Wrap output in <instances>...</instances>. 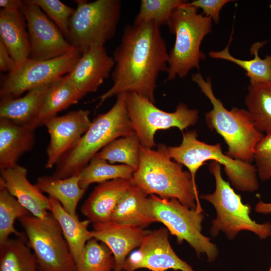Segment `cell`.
<instances>
[{"label": "cell", "instance_id": "6da1fadb", "mask_svg": "<svg viewBox=\"0 0 271 271\" xmlns=\"http://www.w3.org/2000/svg\"><path fill=\"white\" fill-rule=\"evenodd\" d=\"M160 26L156 22L126 25L113 53L112 86L99 97L98 106L114 96L135 93L155 102L161 72H167L169 53Z\"/></svg>", "mask_w": 271, "mask_h": 271}, {"label": "cell", "instance_id": "7a4b0ae2", "mask_svg": "<svg viewBox=\"0 0 271 271\" xmlns=\"http://www.w3.org/2000/svg\"><path fill=\"white\" fill-rule=\"evenodd\" d=\"M131 181L147 195L176 199L185 206L203 212L190 173L172 161L164 144L159 145L156 150L141 146L139 166Z\"/></svg>", "mask_w": 271, "mask_h": 271}, {"label": "cell", "instance_id": "3957f363", "mask_svg": "<svg viewBox=\"0 0 271 271\" xmlns=\"http://www.w3.org/2000/svg\"><path fill=\"white\" fill-rule=\"evenodd\" d=\"M126 93L116 96L106 112L98 114L79 142L56 165L52 176L64 179L78 175L102 148L112 141L135 133L126 105Z\"/></svg>", "mask_w": 271, "mask_h": 271}, {"label": "cell", "instance_id": "277c9868", "mask_svg": "<svg viewBox=\"0 0 271 271\" xmlns=\"http://www.w3.org/2000/svg\"><path fill=\"white\" fill-rule=\"evenodd\" d=\"M191 79L212 104V109L205 114L206 122L227 144L225 154L233 159L251 163L255 147L264 134L256 128L248 111L235 107L227 109L215 96L210 78L205 79L200 73H196Z\"/></svg>", "mask_w": 271, "mask_h": 271}, {"label": "cell", "instance_id": "5b68a950", "mask_svg": "<svg viewBox=\"0 0 271 271\" xmlns=\"http://www.w3.org/2000/svg\"><path fill=\"white\" fill-rule=\"evenodd\" d=\"M175 36L173 47L169 53L167 77L171 81L185 77L194 68L199 69L201 60L205 59L200 46L204 37L211 32L212 20L188 2L172 13L167 25Z\"/></svg>", "mask_w": 271, "mask_h": 271}, {"label": "cell", "instance_id": "8992f818", "mask_svg": "<svg viewBox=\"0 0 271 271\" xmlns=\"http://www.w3.org/2000/svg\"><path fill=\"white\" fill-rule=\"evenodd\" d=\"M197 137L196 130L188 131L183 133L179 146L167 147L171 158L188 169L196 187L197 171L207 161L212 160L224 166L229 180L237 189L249 192L258 189L257 171L254 165L227 156L223 152L220 143L208 144L199 141Z\"/></svg>", "mask_w": 271, "mask_h": 271}, {"label": "cell", "instance_id": "52a82bcc", "mask_svg": "<svg viewBox=\"0 0 271 271\" xmlns=\"http://www.w3.org/2000/svg\"><path fill=\"white\" fill-rule=\"evenodd\" d=\"M209 170L214 177L215 189L213 193L202 195L201 198L210 203L216 210L210 234L215 237L221 231L232 239L240 231L246 230L253 232L260 239L270 236L271 223L259 224L251 219V206L243 203L241 196L223 179L220 164L212 161Z\"/></svg>", "mask_w": 271, "mask_h": 271}, {"label": "cell", "instance_id": "ba28073f", "mask_svg": "<svg viewBox=\"0 0 271 271\" xmlns=\"http://www.w3.org/2000/svg\"><path fill=\"white\" fill-rule=\"evenodd\" d=\"M70 18L68 42L81 54L92 46H104L114 36L121 9L120 0H76Z\"/></svg>", "mask_w": 271, "mask_h": 271}, {"label": "cell", "instance_id": "9c48e42d", "mask_svg": "<svg viewBox=\"0 0 271 271\" xmlns=\"http://www.w3.org/2000/svg\"><path fill=\"white\" fill-rule=\"evenodd\" d=\"M18 220L41 271H76L68 243L51 213L44 218L28 215Z\"/></svg>", "mask_w": 271, "mask_h": 271}, {"label": "cell", "instance_id": "30bf717a", "mask_svg": "<svg viewBox=\"0 0 271 271\" xmlns=\"http://www.w3.org/2000/svg\"><path fill=\"white\" fill-rule=\"evenodd\" d=\"M126 105L141 146L147 148L153 149L156 146L155 135L157 131L177 127L183 132L188 127L196 124L199 119V110L190 109L184 103H180L175 111L169 112L135 93H126Z\"/></svg>", "mask_w": 271, "mask_h": 271}, {"label": "cell", "instance_id": "8fae6325", "mask_svg": "<svg viewBox=\"0 0 271 271\" xmlns=\"http://www.w3.org/2000/svg\"><path fill=\"white\" fill-rule=\"evenodd\" d=\"M152 212L157 222L162 223L179 243L186 241L198 255L206 254L208 261H214L218 251L215 244L202 234L204 216L176 199H165L155 195L149 197Z\"/></svg>", "mask_w": 271, "mask_h": 271}, {"label": "cell", "instance_id": "7c38bea8", "mask_svg": "<svg viewBox=\"0 0 271 271\" xmlns=\"http://www.w3.org/2000/svg\"><path fill=\"white\" fill-rule=\"evenodd\" d=\"M82 54L77 49L48 60L29 58L3 79L1 85V99L18 98L25 92L49 84L70 73Z\"/></svg>", "mask_w": 271, "mask_h": 271}, {"label": "cell", "instance_id": "4fadbf2b", "mask_svg": "<svg viewBox=\"0 0 271 271\" xmlns=\"http://www.w3.org/2000/svg\"><path fill=\"white\" fill-rule=\"evenodd\" d=\"M21 11L26 21L30 45V58L53 59L76 49L40 8L31 0L23 1Z\"/></svg>", "mask_w": 271, "mask_h": 271}, {"label": "cell", "instance_id": "5bb4252c", "mask_svg": "<svg viewBox=\"0 0 271 271\" xmlns=\"http://www.w3.org/2000/svg\"><path fill=\"white\" fill-rule=\"evenodd\" d=\"M169 236V231L167 228L150 231L138 249L127 257L123 270L134 271L146 268L151 271L169 269L195 271L175 252L170 244Z\"/></svg>", "mask_w": 271, "mask_h": 271}, {"label": "cell", "instance_id": "9a60e30c", "mask_svg": "<svg viewBox=\"0 0 271 271\" xmlns=\"http://www.w3.org/2000/svg\"><path fill=\"white\" fill-rule=\"evenodd\" d=\"M88 110H73L53 117L44 122L50 136L46 149V169L52 168L79 142L92 121Z\"/></svg>", "mask_w": 271, "mask_h": 271}, {"label": "cell", "instance_id": "2e32d148", "mask_svg": "<svg viewBox=\"0 0 271 271\" xmlns=\"http://www.w3.org/2000/svg\"><path fill=\"white\" fill-rule=\"evenodd\" d=\"M150 230L119 224L111 220L93 224V238L105 244L114 260L113 271H122L128 254L139 247Z\"/></svg>", "mask_w": 271, "mask_h": 271}, {"label": "cell", "instance_id": "e0dca14e", "mask_svg": "<svg viewBox=\"0 0 271 271\" xmlns=\"http://www.w3.org/2000/svg\"><path fill=\"white\" fill-rule=\"evenodd\" d=\"M114 66L104 46H91L83 53L73 70L71 79L83 96L97 90L108 78Z\"/></svg>", "mask_w": 271, "mask_h": 271}, {"label": "cell", "instance_id": "ac0fdd59", "mask_svg": "<svg viewBox=\"0 0 271 271\" xmlns=\"http://www.w3.org/2000/svg\"><path fill=\"white\" fill-rule=\"evenodd\" d=\"M0 171V187L5 188L32 215L44 218L49 215L48 197L29 181L25 167L17 165Z\"/></svg>", "mask_w": 271, "mask_h": 271}, {"label": "cell", "instance_id": "d6986e66", "mask_svg": "<svg viewBox=\"0 0 271 271\" xmlns=\"http://www.w3.org/2000/svg\"><path fill=\"white\" fill-rule=\"evenodd\" d=\"M132 185L131 179H116L99 183L81 207V212L93 223L110 220L118 203Z\"/></svg>", "mask_w": 271, "mask_h": 271}, {"label": "cell", "instance_id": "ffe728a7", "mask_svg": "<svg viewBox=\"0 0 271 271\" xmlns=\"http://www.w3.org/2000/svg\"><path fill=\"white\" fill-rule=\"evenodd\" d=\"M35 130L29 126L0 118V170L18 165L21 156L33 148Z\"/></svg>", "mask_w": 271, "mask_h": 271}, {"label": "cell", "instance_id": "44dd1931", "mask_svg": "<svg viewBox=\"0 0 271 271\" xmlns=\"http://www.w3.org/2000/svg\"><path fill=\"white\" fill-rule=\"evenodd\" d=\"M69 73L52 82L44 94L37 116L30 127L36 129L58 113L78 103L83 97Z\"/></svg>", "mask_w": 271, "mask_h": 271}, {"label": "cell", "instance_id": "7402d4cb", "mask_svg": "<svg viewBox=\"0 0 271 271\" xmlns=\"http://www.w3.org/2000/svg\"><path fill=\"white\" fill-rule=\"evenodd\" d=\"M25 17L21 11H0V40L17 65L30 58V45Z\"/></svg>", "mask_w": 271, "mask_h": 271}, {"label": "cell", "instance_id": "603a6c76", "mask_svg": "<svg viewBox=\"0 0 271 271\" xmlns=\"http://www.w3.org/2000/svg\"><path fill=\"white\" fill-rule=\"evenodd\" d=\"M110 220L143 228L157 222L152 212L148 195L133 185L118 203Z\"/></svg>", "mask_w": 271, "mask_h": 271}, {"label": "cell", "instance_id": "cb8c5ba5", "mask_svg": "<svg viewBox=\"0 0 271 271\" xmlns=\"http://www.w3.org/2000/svg\"><path fill=\"white\" fill-rule=\"evenodd\" d=\"M49 212L58 221L75 263L78 261L87 242L93 238L88 230L90 221L81 220L67 212L55 198L49 196Z\"/></svg>", "mask_w": 271, "mask_h": 271}, {"label": "cell", "instance_id": "d4e9b609", "mask_svg": "<svg viewBox=\"0 0 271 271\" xmlns=\"http://www.w3.org/2000/svg\"><path fill=\"white\" fill-rule=\"evenodd\" d=\"M50 83L31 89L21 97L1 99L0 118L30 127L37 116Z\"/></svg>", "mask_w": 271, "mask_h": 271}, {"label": "cell", "instance_id": "484cf974", "mask_svg": "<svg viewBox=\"0 0 271 271\" xmlns=\"http://www.w3.org/2000/svg\"><path fill=\"white\" fill-rule=\"evenodd\" d=\"M35 185L43 193L57 200L67 212L77 215V205L86 190L79 185V174L64 179L42 176L38 178Z\"/></svg>", "mask_w": 271, "mask_h": 271}, {"label": "cell", "instance_id": "4316f807", "mask_svg": "<svg viewBox=\"0 0 271 271\" xmlns=\"http://www.w3.org/2000/svg\"><path fill=\"white\" fill-rule=\"evenodd\" d=\"M232 40V35L228 45L220 51H211L209 56L214 59H222L231 62L246 72V75L249 79L250 84H255L271 81V55H267L262 59L258 56V50L266 42H257L250 47L251 54L254 58L250 60H242L235 58L229 53V47Z\"/></svg>", "mask_w": 271, "mask_h": 271}, {"label": "cell", "instance_id": "83f0119b", "mask_svg": "<svg viewBox=\"0 0 271 271\" xmlns=\"http://www.w3.org/2000/svg\"><path fill=\"white\" fill-rule=\"evenodd\" d=\"M25 236L23 234L0 243V271H37L36 257Z\"/></svg>", "mask_w": 271, "mask_h": 271}, {"label": "cell", "instance_id": "f1b7e54d", "mask_svg": "<svg viewBox=\"0 0 271 271\" xmlns=\"http://www.w3.org/2000/svg\"><path fill=\"white\" fill-rule=\"evenodd\" d=\"M245 104L256 128L263 134L271 132V81L249 84Z\"/></svg>", "mask_w": 271, "mask_h": 271}, {"label": "cell", "instance_id": "f546056e", "mask_svg": "<svg viewBox=\"0 0 271 271\" xmlns=\"http://www.w3.org/2000/svg\"><path fill=\"white\" fill-rule=\"evenodd\" d=\"M135 171L129 166L111 164L94 157L79 174V185L87 190L90 185L94 183L99 184L116 179L130 180Z\"/></svg>", "mask_w": 271, "mask_h": 271}, {"label": "cell", "instance_id": "4dcf8cb0", "mask_svg": "<svg viewBox=\"0 0 271 271\" xmlns=\"http://www.w3.org/2000/svg\"><path fill=\"white\" fill-rule=\"evenodd\" d=\"M141 146L138 137L134 133L112 141L94 157L111 164L119 163L126 165L136 170L139 163Z\"/></svg>", "mask_w": 271, "mask_h": 271}, {"label": "cell", "instance_id": "1f68e13d", "mask_svg": "<svg viewBox=\"0 0 271 271\" xmlns=\"http://www.w3.org/2000/svg\"><path fill=\"white\" fill-rule=\"evenodd\" d=\"M76 271H113L115 260L110 249L94 238L85 244Z\"/></svg>", "mask_w": 271, "mask_h": 271}, {"label": "cell", "instance_id": "d6a6232c", "mask_svg": "<svg viewBox=\"0 0 271 271\" xmlns=\"http://www.w3.org/2000/svg\"><path fill=\"white\" fill-rule=\"evenodd\" d=\"M29 212L17 199L4 187H0V243L9 238L11 234L22 236L15 226V220L26 215Z\"/></svg>", "mask_w": 271, "mask_h": 271}, {"label": "cell", "instance_id": "836d02e7", "mask_svg": "<svg viewBox=\"0 0 271 271\" xmlns=\"http://www.w3.org/2000/svg\"><path fill=\"white\" fill-rule=\"evenodd\" d=\"M187 2L184 0H142L133 23L154 22L160 27L167 26L173 11Z\"/></svg>", "mask_w": 271, "mask_h": 271}, {"label": "cell", "instance_id": "e575fe53", "mask_svg": "<svg viewBox=\"0 0 271 271\" xmlns=\"http://www.w3.org/2000/svg\"><path fill=\"white\" fill-rule=\"evenodd\" d=\"M55 23L64 37L67 38L71 17L75 9L59 0H31Z\"/></svg>", "mask_w": 271, "mask_h": 271}, {"label": "cell", "instance_id": "d590c367", "mask_svg": "<svg viewBox=\"0 0 271 271\" xmlns=\"http://www.w3.org/2000/svg\"><path fill=\"white\" fill-rule=\"evenodd\" d=\"M253 161L260 179H271V132L265 134L255 147Z\"/></svg>", "mask_w": 271, "mask_h": 271}, {"label": "cell", "instance_id": "8d00e7d4", "mask_svg": "<svg viewBox=\"0 0 271 271\" xmlns=\"http://www.w3.org/2000/svg\"><path fill=\"white\" fill-rule=\"evenodd\" d=\"M231 0H194L189 4L196 8L202 10L203 14L210 18L217 24L220 20L219 14L222 8Z\"/></svg>", "mask_w": 271, "mask_h": 271}, {"label": "cell", "instance_id": "74e56055", "mask_svg": "<svg viewBox=\"0 0 271 271\" xmlns=\"http://www.w3.org/2000/svg\"><path fill=\"white\" fill-rule=\"evenodd\" d=\"M17 64L10 54L7 47L0 40V70L11 73L17 67Z\"/></svg>", "mask_w": 271, "mask_h": 271}, {"label": "cell", "instance_id": "f35d334b", "mask_svg": "<svg viewBox=\"0 0 271 271\" xmlns=\"http://www.w3.org/2000/svg\"><path fill=\"white\" fill-rule=\"evenodd\" d=\"M22 5L23 1L21 0H0V7L7 11L21 10Z\"/></svg>", "mask_w": 271, "mask_h": 271}, {"label": "cell", "instance_id": "ab89813d", "mask_svg": "<svg viewBox=\"0 0 271 271\" xmlns=\"http://www.w3.org/2000/svg\"><path fill=\"white\" fill-rule=\"evenodd\" d=\"M256 212L267 214L271 213V202L266 203L259 201L255 206Z\"/></svg>", "mask_w": 271, "mask_h": 271}, {"label": "cell", "instance_id": "60d3db41", "mask_svg": "<svg viewBox=\"0 0 271 271\" xmlns=\"http://www.w3.org/2000/svg\"><path fill=\"white\" fill-rule=\"evenodd\" d=\"M269 271H271V266H270V268H269Z\"/></svg>", "mask_w": 271, "mask_h": 271}]
</instances>
